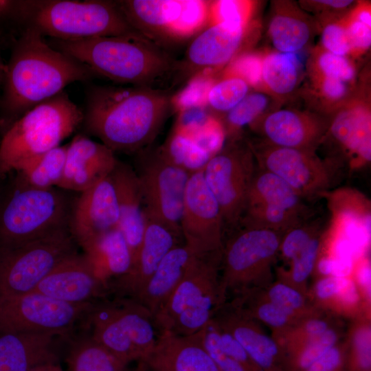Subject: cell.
Listing matches in <instances>:
<instances>
[{"label": "cell", "instance_id": "cell-50", "mask_svg": "<svg viewBox=\"0 0 371 371\" xmlns=\"http://www.w3.org/2000/svg\"><path fill=\"white\" fill-rule=\"evenodd\" d=\"M214 116L206 107H194L178 113L174 131L193 138L210 122Z\"/></svg>", "mask_w": 371, "mask_h": 371}, {"label": "cell", "instance_id": "cell-22", "mask_svg": "<svg viewBox=\"0 0 371 371\" xmlns=\"http://www.w3.org/2000/svg\"><path fill=\"white\" fill-rule=\"evenodd\" d=\"M142 363L150 371H221L205 348L200 332L190 336L159 333L154 348Z\"/></svg>", "mask_w": 371, "mask_h": 371}, {"label": "cell", "instance_id": "cell-49", "mask_svg": "<svg viewBox=\"0 0 371 371\" xmlns=\"http://www.w3.org/2000/svg\"><path fill=\"white\" fill-rule=\"evenodd\" d=\"M262 58L256 54H244L229 63L223 76H236L244 80L249 87L262 82Z\"/></svg>", "mask_w": 371, "mask_h": 371}, {"label": "cell", "instance_id": "cell-62", "mask_svg": "<svg viewBox=\"0 0 371 371\" xmlns=\"http://www.w3.org/2000/svg\"><path fill=\"white\" fill-rule=\"evenodd\" d=\"M5 69V65L3 64L1 56V52H0V87L3 80Z\"/></svg>", "mask_w": 371, "mask_h": 371}, {"label": "cell", "instance_id": "cell-15", "mask_svg": "<svg viewBox=\"0 0 371 371\" xmlns=\"http://www.w3.org/2000/svg\"><path fill=\"white\" fill-rule=\"evenodd\" d=\"M180 229L184 244L196 256L222 254L223 216L202 170L192 173L189 178Z\"/></svg>", "mask_w": 371, "mask_h": 371}, {"label": "cell", "instance_id": "cell-37", "mask_svg": "<svg viewBox=\"0 0 371 371\" xmlns=\"http://www.w3.org/2000/svg\"><path fill=\"white\" fill-rule=\"evenodd\" d=\"M341 336L338 325L308 342L283 352L281 371H306L340 341Z\"/></svg>", "mask_w": 371, "mask_h": 371}, {"label": "cell", "instance_id": "cell-4", "mask_svg": "<svg viewBox=\"0 0 371 371\" xmlns=\"http://www.w3.org/2000/svg\"><path fill=\"white\" fill-rule=\"evenodd\" d=\"M4 177V182L0 179V247L69 229L76 199L69 191L30 186L14 172Z\"/></svg>", "mask_w": 371, "mask_h": 371}, {"label": "cell", "instance_id": "cell-41", "mask_svg": "<svg viewBox=\"0 0 371 371\" xmlns=\"http://www.w3.org/2000/svg\"><path fill=\"white\" fill-rule=\"evenodd\" d=\"M259 291L265 299L297 320L317 308L309 302L307 296L301 291L278 280L273 281L267 288Z\"/></svg>", "mask_w": 371, "mask_h": 371}, {"label": "cell", "instance_id": "cell-21", "mask_svg": "<svg viewBox=\"0 0 371 371\" xmlns=\"http://www.w3.org/2000/svg\"><path fill=\"white\" fill-rule=\"evenodd\" d=\"M212 319L240 343L262 371H281L280 347L240 307L227 301L217 310Z\"/></svg>", "mask_w": 371, "mask_h": 371}, {"label": "cell", "instance_id": "cell-60", "mask_svg": "<svg viewBox=\"0 0 371 371\" xmlns=\"http://www.w3.org/2000/svg\"><path fill=\"white\" fill-rule=\"evenodd\" d=\"M315 3L325 5L330 8L334 9H343L348 7L350 5L352 1H346V0H323V1H314Z\"/></svg>", "mask_w": 371, "mask_h": 371}, {"label": "cell", "instance_id": "cell-17", "mask_svg": "<svg viewBox=\"0 0 371 371\" xmlns=\"http://www.w3.org/2000/svg\"><path fill=\"white\" fill-rule=\"evenodd\" d=\"M119 217L115 189L109 174L76 198L70 232L82 247L99 235L117 228Z\"/></svg>", "mask_w": 371, "mask_h": 371}, {"label": "cell", "instance_id": "cell-2", "mask_svg": "<svg viewBox=\"0 0 371 371\" xmlns=\"http://www.w3.org/2000/svg\"><path fill=\"white\" fill-rule=\"evenodd\" d=\"M95 76L87 65L49 45L38 31L25 27L5 66L1 121L8 127L70 83L87 81Z\"/></svg>", "mask_w": 371, "mask_h": 371}, {"label": "cell", "instance_id": "cell-29", "mask_svg": "<svg viewBox=\"0 0 371 371\" xmlns=\"http://www.w3.org/2000/svg\"><path fill=\"white\" fill-rule=\"evenodd\" d=\"M329 131L334 139L354 157L355 165L370 161L371 113L366 104L356 102L341 109Z\"/></svg>", "mask_w": 371, "mask_h": 371}, {"label": "cell", "instance_id": "cell-13", "mask_svg": "<svg viewBox=\"0 0 371 371\" xmlns=\"http://www.w3.org/2000/svg\"><path fill=\"white\" fill-rule=\"evenodd\" d=\"M136 173L144 215L181 232L185 194L192 173L166 159L158 150L144 156Z\"/></svg>", "mask_w": 371, "mask_h": 371}, {"label": "cell", "instance_id": "cell-46", "mask_svg": "<svg viewBox=\"0 0 371 371\" xmlns=\"http://www.w3.org/2000/svg\"><path fill=\"white\" fill-rule=\"evenodd\" d=\"M253 11L249 1L220 0L210 1L208 25L224 23L247 27Z\"/></svg>", "mask_w": 371, "mask_h": 371}, {"label": "cell", "instance_id": "cell-53", "mask_svg": "<svg viewBox=\"0 0 371 371\" xmlns=\"http://www.w3.org/2000/svg\"><path fill=\"white\" fill-rule=\"evenodd\" d=\"M322 43L326 52L346 56L352 52V47L345 27L341 23H330L323 30Z\"/></svg>", "mask_w": 371, "mask_h": 371}, {"label": "cell", "instance_id": "cell-51", "mask_svg": "<svg viewBox=\"0 0 371 371\" xmlns=\"http://www.w3.org/2000/svg\"><path fill=\"white\" fill-rule=\"evenodd\" d=\"M317 65L323 76L341 80L345 82L353 80L355 71L346 56L324 52L317 59Z\"/></svg>", "mask_w": 371, "mask_h": 371}, {"label": "cell", "instance_id": "cell-40", "mask_svg": "<svg viewBox=\"0 0 371 371\" xmlns=\"http://www.w3.org/2000/svg\"><path fill=\"white\" fill-rule=\"evenodd\" d=\"M322 238L319 235L310 243L291 262V267L285 270L280 269L277 276L280 280L301 291L307 296L308 279L313 274L315 262L320 251Z\"/></svg>", "mask_w": 371, "mask_h": 371}, {"label": "cell", "instance_id": "cell-45", "mask_svg": "<svg viewBox=\"0 0 371 371\" xmlns=\"http://www.w3.org/2000/svg\"><path fill=\"white\" fill-rule=\"evenodd\" d=\"M268 99L263 93H248L234 108L227 113L225 135H236L240 129L251 124L264 111Z\"/></svg>", "mask_w": 371, "mask_h": 371}, {"label": "cell", "instance_id": "cell-11", "mask_svg": "<svg viewBox=\"0 0 371 371\" xmlns=\"http://www.w3.org/2000/svg\"><path fill=\"white\" fill-rule=\"evenodd\" d=\"M256 168L249 143L234 139L202 169L204 180L221 208L224 228L240 224Z\"/></svg>", "mask_w": 371, "mask_h": 371}, {"label": "cell", "instance_id": "cell-12", "mask_svg": "<svg viewBox=\"0 0 371 371\" xmlns=\"http://www.w3.org/2000/svg\"><path fill=\"white\" fill-rule=\"evenodd\" d=\"M95 302L69 304L37 292L0 295V333H53L68 335Z\"/></svg>", "mask_w": 371, "mask_h": 371}, {"label": "cell", "instance_id": "cell-32", "mask_svg": "<svg viewBox=\"0 0 371 371\" xmlns=\"http://www.w3.org/2000/svg\"><path fill=\"white\" fill-rule=\"evenodd\" d=\"M66 363L67 371H124L127 366L91 335L72 341Z\"/></svg>", "mask_w": 371, "mask_h": 371}, {"label": "cell", "instance_id": "cell-34", "mask_svg": "<svg viewBox=\"0 0 371 371\" xmlns=\"http://www.w3.org/2000/svg\"><path fill=\"white\" fill-rule=\"evenodd\" d=\"M269 32L275 48L283 53H295L302 49L311 36L308 23L287 12H278L272 17Z\"/></svg>", "mask_w": 371, "mask_h": 371}, {"label": "cell", "instance_id": "cell-55", "mask_svg": "<svg viewBox=\"0 0 371 371\" xmlns=\"http://www.w3.org/2000/svg\"><path fill=\"white\" fill-rule=\"evenodd\" d=\"M352 278L357 286L364 308L370 315L371 267L368 256L359 259L355 263Z\"/></svg>", "mask_w": 371, "mask_h": 371}, {"label": "cell", "instance_id": "cell-25", "mask_svg": "<svg viewBox=\"0 0 371 371\" xmlns=\"http://www.w3.org/2000/svg\"><path fill=\"white\" fill-rule=\"evenodd\" d=\"M119 208L117 228L122 233L133 256V262L140 247L145 227L142 195L136 171L117 160L110 173Z\"/></svg>", "mask_w": 371, "mask_h": 371}, {"label": "cell", "instance_id": "cell-18", "mask_svg": "<svg viewBox=\"0 0 371 371\" xmlns=\"http://www.w3.org/2000/svg\"><path fill=\"white\" fill-rule=\"evenodd\" d=\"M33 291L74 304L96 302L109 293L85 255L78 252L60 262Z\"/></svg>", "mask_w": 371, "mask_h": 371}, {"label": "cell", "instance_id": "cell-63", "mask_svg": "<svg viewBox=\"0 0 371 371\" xmlns=\"http://www.w3.org/2000/svg\"><path fill=\"white\" fill-rule=\"evenodd\" d=\"M136 371H150V370H148L143 363L139 362Z\"/></svg>", "mask_w": 371, "mask_h": 371}, {"label": "cell", "instance_id": "cell-28", "mask_svg": "<svg viewBox=\"0 0 371 371\" xmlns=\"http://www.w3.org/2000/svg\"><path fill=\"white\" fill-rule=\"evenodd\" d=\"M95 276L107 286L130 271L133 256L118 228L95 237L82 247Z\"/></svg>", "mask_w": 371, "mask_h": 371}, {"label": "cell", "instance_id": "cell-44", "mask_svg": "<svg viewBox=\"0 0 371 371\" xmlns=\"http://www.w3.org/2000/svg\"><path fill=\"white\" fill-rule=\"evenodd\" d=\"M249 85L236 76H223L212 86L207 99V108L218 112H229L248 93Z\"/></svg>", "mask_w": 371, "mask_h": 371}, {"label": "cell", "instance_id": "cell-31", "mask_svg": "<svg viewBox=\"0 0 371 371\" xmlns=\"http://www.w3.org/2000/svg\"><path fill=\"white\" fill-rule=\"evenodd\" d=\"M68 144L33 157L14 171L28 186L40 189L58 187L63 175Z\"/></svg>", "mask_w": 371, "mask_h": 371}, {"label": "cell", "instance_id": "cell-54", "mask_svg": "<svg viewBox=\"0 0 371 371\" xmlns=\"http://www.w3.org/2000/svg\"><path fill=\"white\" fill-rule=\"evenodd\" d=\"M347 350L345 339L339 341L313 363L306 371H344Z\"/></svg>", "mask_w": 371, "mask_h": 371}, {"label": "cell", "instance_id": "cell-64", "mask_svg": "<svg viewBox=\"0 0 371 371\" xmlns=\"http://www.w3.org/2000/svg\"><path fill=\"white\" fill-rule=\"evenodd\" d=\"M125 371V370H124Z\"/></svg>", "mask_w": 371, "mask_h": 371}, {"label": "cell", "instance_id": "cell-26", "mask_svg": "<svg viewBox=\"0 0 371 371\" xmlns=\"http://www.w3.org/2000/svg\"><path fill=\"white\" fill-rule=\"evenodd\" d=\"M116 2L128 23L138 33L159 45L170 41V31L181 12L183 0Z\"/></svg>", "mask_w": 371, "mask_h": 371}, {"label": "cell", "instance_id": "cell-1", "mask_svg": "<svg viewBox=\"0 0 371 371\" xmlns=\"http://www.w3.org/2000/svg\"><path fill=\"white\" fill-rule=\"evenodd\" d=\"M170 98L157 88L94 86L87 91L82 124L114 153L139 151L158 135L171 110Z\"/></svg>", "mask_w": 371, "mask_h": 371}, {"label": "cell", "instance_id": "cell-10", "mask_svg": "<svg viewBox=\"0 0 371 371\" xmlns=\"http://www.w3.org/2000/svg\"><path fill=\"white\" fill-rule=\"evenodd\" d=\"M70 229L0 247V295L33 291L60 262L77 253Z\"/></svg>", "mask_w": 371, "mask_h": 371}, {"label": "cell", "instance_id": "cell-3", "mask_svg": "<svg viewBox=\"0 0 371 371\" xmlns=\"http://www.w3.org/2000/svg\"><path fill=\"white\" fill-rule=\"evenodd\" d=\"M53 41L54 48L85 64L95 75L117 83L155 88L177 69V63L163 47L139 33Z\"/></svg>", "mask_w": 371, "mask_h": 371}, {"label": "cell", "instance_id": "cell-30", "mask_svg": "<svg viewBox=\"0 0 371 371\" xmlns=\"http://www.w3.org/2000/svg\"><path fill=\"white\" fill-rule=\"evenodd\" d=\"M302 199L284 180L257 166L249 190L245 214L278 210L302 213Z\"/></svg>", "mask_w": 371, "mask_h": 371}, {"label": "cell", "instance_id": "cell-58", "mask_svg": "<svg viewBox=\"0 0 371 371\" xmlns=\"http://www.w3.org/2000/svg\"><path fill=\"white\" fill-rule=\"evenodd\" d=\"M16 1L0 0V19H13Z\"/></svg>", "mask_w": 371, "mask_h": 371}, {"label": "cell", "instance_id": "cell-7", "mask_svg": "<svg viewBox=\"0 0 371 371\" xmlns=\"http://www.w3.org/2000/svg\"><path fill=\"white\" fill-rule=\"evenodd\" d=\"M221 254L195 256L164 306L153 317L159 333L190 336L201 331L224 304Z\"/></svg>", "mask_w": 371, "mask_h": 371}, {"label": "cell", "instance_id": "cell-23", "mask_svg": "<svg viewBox=\"0 0 371 371\" xmlns=\"http://www.w3.org/2000/svg\"><path fill=\"white\" fill-rule=\"evenodd\" d=\"M53 333H0V371H32L60 362L58 339Z\"/></svg>", "mask_w": 371, "mask_h": 371}, {"label": "cell", "instance_id": "cell-52", "mask_svg": "<svg viewBox=\"0 0 371 371\" xmlns=\"http://www.w3.org/2000/svg\"><path fill=\"white\" fill-rule=\"evenodd\" d=\"M355 263L350 259L335 258L319 253L313 273H315L317 278L327 276L351 277Z\"/></svg>", "mask_w": 371, "mask_h": 371}, {"label": "cell", "instance_id": "cell-47", "mask_svg": "<svg viewBox=\"0 0 371 371\" xmlns=\"http://www.w3.org/2000/svg\"><path fill=\"white\" fill-rule=\"evenodd\" d=\"M200 334L205 348L221 371H254L223 351L217 327L212 319L200 331Z\"/></svg>", "mask_w": 371, "mask_h": 371}, {"label": "cell", "instance_id": "cell-20", "mask_svg": "<svg viewBox=\"0 0 371 371\" xmlns=\"http://www.w3.org/2000/svg\"><path fill=\"white\" fill-rule=\"evenodd\" d=\"M117 159L102 143L77 135L68 144L65 169L58 188L82 192L108 176Z\"/></svg>", "mask_w": 371, "mask_h": 371}, {"label": "cell", "instance_id": "cell-6", "mask_svg": "<svg viewBox=\"0 0 371 371\" xmlns=\"http://www.w3.org/2000/svg\"><path fill=\"white\" fill-rule=\"evenodd\" d=\"M82 121L83 112L63 91L25 112L0 141V177L60 146Z\"/></svg>", "mask_w": 371, "mask_h": 371}, {"label": "cell", "instance_id": "cell-61", "mask_svg": "<svg viewBox=\"0 0 371 371\" xmlns=\"http://www.w3.org/2000/svg\"><path fill=\"white\" fill-rule=\"evenodd\" d=\"M32 371H63V370L60 366V362H58L44 364L36 367Z\"/></svg>", "mask_w": 371, "mask_h": 371}, {"label": "cell", "instance_id": "cell-14", "mask_svg": "<svg viewBox=\"0 0 371 371\" xmlns=\"http://www.w3.org/2000/svg\"><path fill=\"white\" fill-rule=\"evenodd\" d=\"M257 166L284 180L303 198L323 195L333 181L329 165L315 151L249 143Z\"/></svg>", "mask_w": 371, "mask_h": 371}, {"label": "cell", "instance_id": "cell-8", "mask_svg": "<svg viewBox=\"0 0 371 371\" xmlns=\"http://www.w3.org/2000/svg\"><path fill=\"white\" fill-rule=\"evenodd\" d=\"M283 234L272 229L243 227L223 244L220 291L224 303L262 290L273 282L272 267Z\"/></svg>", "mask_w": 371, "mask_h": 371}, {"label": "cell", "instance_id": "cell-16", "mask_svg": "<svg viewBox=\"0 0 371 371\" xmlns=\"http://www.w3.org/2000/svg\"><path fill=\"white\" fill-rule=\"evenodd\" d=\"M144 218L142 241L130 271L109 285V293L115 297L135 299L164 258L181 244L180 232L145 215Z\"/></svg>", "mask_w": 371, "mask_h": 371}, {"label": "cell", "instance_id": "cell-24", "mask_svg": "<svg viewBox=\"0 0 371 371\" xmlns=\"http://www.w3.org/2000/svg\"><path fill=\"white\" fill-rule=\"evenodd\" d=\"M326 124L313 115L280 109L267 115L261 131L267 142L278 147L315 151L326 131Z\"/></svg>", "mask_w": 371, "mask_h": 371}, {"label": "cell", "instance_id": "cell-5", "mask_svg": "<svg viewBox=\"0 0 371 371\" xmlns=\"http://www.w3.org/2000/svg\"><path fill=\"white\" fill-rule=\"evenodd\" d=\"M13 20L43 36L61 41L138 33L128 23L116 1H16Z\"/></svg>", "mask_w": 371, "mask_h": 371}, {"label": "cell", "instance_id": "cell-35", "mask_svg": "<svg viewBox=\"0 0 371 371\" xmlns=\"http://www.w3.org/2000/svg\"><path fill=\"white\" fill-rule=\"evenodd\" d=\"M228 301L240 307L258 322L267 325L272 330V337L284 333L297 321L283 309L265 299L259 291Z\"/></svg>", "mask_w": 371, "mask_h": 371}, {"label": "cell", "instance_id": "cell-36", "mask_svg": "<svg viewBox=\"0 0 371 371\" xmlns=\"http://www.w3.org/2000/svg\"><path fill=\"white\" fill-rule=\"evenodd\" d=\"M337 316L317 308L313 313L297 320L284 333L272 337L278 343L282 353L308 342L338 326Z\"/></svg>", "mask_w": 371, "mask_h": 371}, {"label": "cell", "instance_id": "cell-56", "mask_svg": "<svg viewBox=\"0 0 371 371\" xmlns=\"http://www.w3.org/2000/svg\"><path fill=\"white\" fill-rule=\"evenodd\" d=\"M345 27L352 47V51L362 52L368 49L371 44V29L353 17L348 20Z\"/></svg>", "mask_w": 371, "mask_h": 371}, {"label": "cell", "instance_id": "cell-19", "mask_svg": "<svg viewBox=\"0 0 371 371\" xmlns=\"http://www.w3.org/2000/svg\"><path fill=\"white\" fill-rule=\"evenodd\" d=\"M246 29L224 23L207 25L192 40L176 72L189 79L229 63L240 49Z\"/></svg>", "mask_w": 371, "mask_h": 371}, {"label": "cell", "instance_id": "cell-9", "mask_svg": "<svg viewBox=\"0 0 371 371\" xmlns=\"http://www.w3.org/2000/svg\"><path fill=\"white\" fill-rule=\"evenodd\" d=\"M87 318L93 339L126 365L145 361L159 336L150 312L129 297L102 299Z\"/></svg>", "mask_w": 371, "mask_h": 371}, {"label": "cell", "instance_id": "cell-38", "mask_svg": "<svg viewBox=\"0 0 371 371\" xmlns=\"http://www.w3.org/2000/svg\"><path fill=\"white\" fill-rule=\"evenodd\" d=\"M346 339L344 371H371L370 317L362 316L352 319Z\"/></svg>", "mask_w": 371, "mask_h": 371}, {"label": "cell", "instance_id": "cell-48", "mask_svg": "<svg viewBox=\"0 0 371 371\" xmlns=\"http://www.w3.org/2000/svg\"><path fill=\"white\" fill-rule=\"evenodd\" d=\"M319 235L317 225L302 223L301 221L283 234L279 254L284 259L291 261L313 238Z\"/></svg>", "mask_w": 371, "mask_h": 371}, {"label": "cell", "instance_id": "cell-59", "mask_svg": "<svg viewBox=\"0 0 371 371\" xmlns=\"http://www.w3.org/2000/svg\"><path fill=\"white\" fill-rule=\"evenodd\" d=\"M352 17L359 21L371 27L370 9L368 7L358 8L353 13Z\"/></svg>", "mask_w": 371, "mask_h": 371}, {"label": "cell", "instance_id": "cell-27", "mask_svg": "<svg viewBox=\"0 0 371 371\" xmlns=\"http://www.w3.org/2000/svg\"><path fill=\"white\" fill-rule=\"evenodd\" d=\"M196 256L183 243L170 250L133 299L154 317L166 304Z\"/></svg>", "mask_w": 371, "mask_h": 371}, {"label": "cell", "instance_id": "cell-39", "mask_svg": "<svg viewBox=\"0 0 371 371\" xmlns=\"http://www.w3.org/2000/svg\"><path fill=\"white\" fill-rule=\"evenodd\" d=\"M158 151L166 159L190 173L201 170L212 157L192 139L175 131Z\"/></svg>", "mask_w": 371, "mask_h": 371}, {"label": "cell", "instance_id": "cell-33", "mask_svg": "<svg viewBox=\"0 0 371 371\" xmlns=\"http://www.w3.org/2000/svg\"><path fill=\"white\" fill-rule=\"evenodd\" d=\"M300 65L295 53H270L262 59V82L277 95L288 94L297 86Z\"/></svg>", "mask_w": 371, "mask_h": 371}, {"label": "cell", "instance_id": "cell-42", "mask_svg": "<svg viewBox=\"0 0 371 371\" xmlns=\"http://www.w3.org/2000/svg\"><path fill=\"white\" fill-rule=\"evenodd\" d=\"M216 80L214 71L205 70L188 79L186 85L171 96V109L179 113L194 107H206L208 93Z\"/></svg>", "mask_w": 371, "mask_h": 371}, {"label": "cell", "instance_id": "cell-43", "mask_svg": "<svg viewBox=\"0 0 371 371\" xmlns=\"http://www.w3.org/2000/svg\"><path fill=\"white\" fill-rule=\"evenodd\" d=\"M209 1L183 0L181 12L170 31V41H181L200 32L209 21Z\"/></svg>", "mask_w": 371, "mask_h": 371}, {"label": "cell", "instance_id": "cell-57", "mask_svg": "<svg viewBox=\"0 0 371 371\" xmlns=\"http://www.w3.org/2000/svg\"><path fill=\"white\" fill-rule=\"evenodd\" d=\"M322 94L330 100H341L347 92L346 82L330 77L323 76L320 83Z\"/></svg>", "mask_w": 371, "mask_h": 371}]
</instances>
